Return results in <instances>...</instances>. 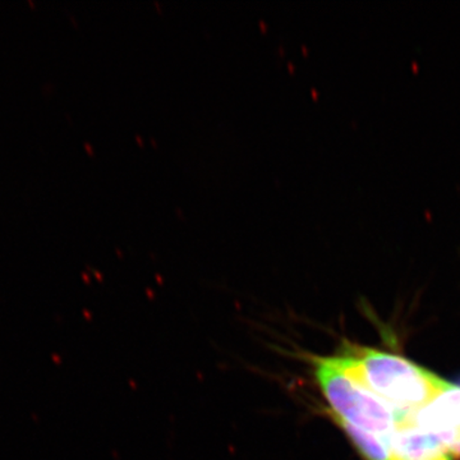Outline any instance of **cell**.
Listing matches in <instances>:
<instances>
[{
    "label": "cell",
    "mask_w": 460,
    "mask_h": 460,
    "mask_svg": "<svg viewBox=\"0 0 460 460\" xmlns=\"http://www.w3.org/2000/svg\"><path fill=\"white\" fill-rule=\"evenodd\" d=\"M345 370L366 389L402 411L429 404L452 384L394 354L347 344L337 354Z\"/></svg>",
    "instance_id": "1"
},
{
    "label": "cell",
    "mask_w": 460,
    "mask_h": 460,
    "mask_svg": "<svg viewBox=\"0 0 460 460\" xmlns=\"http://www.w3.org/2000/svg\"><path fill=\"white\" fill-rule=\"evenodd\" d=\"M407 423L429 432L460 431V387L452 385L422 410L411 411Z\"/></svg>",
    "instance_id": "4"
},
{
    "label": "cell",
    "mask_w": 460,
    "mask_h": 460,
    "mask_svg": "<svg viewBox=\"0 0 460 460\" xmlns=\"http://www.w3.org/2000/svg\"><path fill=\"white\" fill-rule=\"evenodd\" d=\"M447 432H429L402 425L381 438L396 460H452Z\"/></svg>",
    "instance_id": "3"
},
{
    "label": "cell",
    "mask_w": 460,
    "mask_h": 460,
    "mask_svg": "<svg viewBox=\"0 0 460 460\" xmlns=\"http://www.w3.org/2000/svg\"><path fill=\"white\" fill-rule=\"evenodd\" d=\"M335 422L348 435L350 441L356 445L357 449L365 456L366 460H396L392 452L387 449L384 441L378 438L376 435L354 428V426L348 425V423L341 422V420H335Z\"/></svg>",
    "instance_id": "5"
},
{
    "label": "cell",
    "mask_w": 460,
    "mask_h": 460,
    "mask_svg": "<svg viewBox=\"0 0 460 460\" xmlns=\"http://www.w3.org/2000/svg\"><path fill=\"white\" fill-rule=\"evenodd\" d=\"M450 453L460 456V431H454L452 443L449 444Z\"/></svg>",
    "instance_id": "6"
},
{
    "label": "cell",
    "mask_w": 460,
    "mask_h": 460,
    "mask_svg": "<svg viewBox=\"0 0 460 460\" xmlns=\"http://www.w3.org/2000/svg\"><path fill=\"white\" fill-rule=\"evenodd\" d=\"M311 363L332 420H341L377 438L380 436V438L407 425L410 413L395 410L366 389L345 370L338 356L311 357Z\"/></svg>",
    "instance_id": "2"
}]
</instances>
